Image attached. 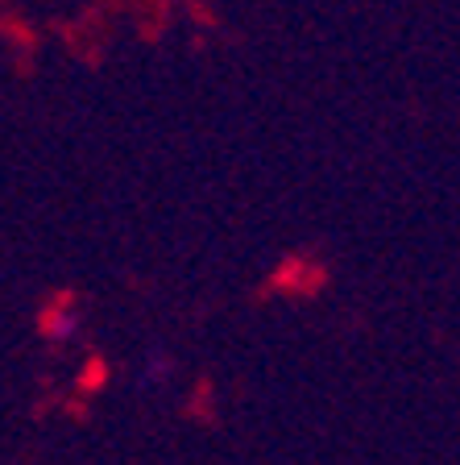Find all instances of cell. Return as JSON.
Wrapping results in <instances>:
<instances>
[{
    "label": "cell",
    "instance_id": "6da1fadb",
    "mask_svg": "<svg viewBox=\"0 0 460 465\" xmlns=\"http://www.w3.org/2000/svg\"><path fill=\"white\" fill-rule=\"evenodd\" d=\"M75 329H79V316L67 303H58V308H50L46 316H42V332H46L50 341H67Z\"/></svg>",
    "mask_w": 460,
    "mask_h": 465
}]
</instances>
